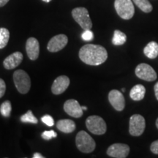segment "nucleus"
I'll use <instances>...</instances> for the list:
<instances>
[{"label": "nucleus", "mask_w": 158, "mask_h": 158, "mask_svg": "<svg viewBox=\"0 0 158 158\" xmlns=\"http://www.w3.org/2000/svg\"><path fill=\"white\" fill-rule=\"evenodd\" d=\"M76 147L83 153H91L95 149L94 140L86 132L81 130L76 135Z\"/></svg>", "instance_id": "obj_2"}, {"label": "nucleus", "mask_w": 158, "mask_h": 158, "mask_svg": "<svg viewBox=\"0 0 158 158\" xmlns=\"http://www.w3.org/2000/svg\"><path fill=\"white\" fill-rule=\"evenodd\" d=\"M6 91V84L3 79L0 78V98L4 96Z\"/></svg>", "instance_id": "obj_27"}, {"label": "nucleus", "mask_w": 158, "mask_h": 158, "mask_svg": "<svg viewBox=\"0 0 158 158\" xmlns=\"http://www.w3.org/2000/svg\"><path fill=\"white\" fill-rule=\"evenodd\" d=\"M82 39L85 41H91L93 40L94 35L93 32L91 31V29H86V30H84V32L82 33L81 35Z\"/></svg>", "instance_id": "obj_24"}, {"label": "nucleus", "mask_w": 158, "mask_h": 158, "mask_svg": "<svg viewBox=\"0 0 158 158\" xmlns=\"http://www.w3.org/2000/svg\"><path fill=\"white\" fill-rule=\"evenodd\" d=\"M11 110V102L9 100H6L0 106V112H1L2 115L5 117H9L10 116Z\"/></svg>", "instance_id": "obj_22"}, {"label": "nucleus", "mask_w": 158, "mask_h": 158, "mask_svg": "<svg viewBox=\"0 0 158 158\" xmlns=\"http://www.w3.org/2000/svg\"><path fill=\"white\" fill-rule=\"evenodd\" d=\"M130 152V147L124 143H114L108 147L107 155L114 158H125Z\"/></svg>", "instance_id": "obj_9"}, {"label": "nucleus", "mask_w": 158, "mask_h": 158, "mask_svg": "<svg viewBox=\"0 0 158 158\" xmlns=\"http://www.w3.org/2000/svg\"><path fill=\"white\" fill-rule=\"evenodd\" d=\"M81 108H82L83 110H87V108H86V106H81Z\"/></svg>", "instance_id": "obj_32"}, {"label": "nucleus", "mask_w": 158, "mask_h": 158, "mask_svg": "<svg viewBox=\"0 0 158 158\" xmlns=\"http://www.w3.org/2000/svg\"><path fill=\"white\" fill-rule=\"evenodd\" d=\"M33 157L34 158H43L44 157H43L41 154L37 152V153H35L34 155H33Z\"/></svg>", "instance_id": "obj_31"}, {"label": "nucleus", "mask_w": 158, "mask_h": 158, "mask_svg": "<svg viewBox=\"0 0 158 158\" xmlns=\"http://www.w3.org/2000/svg\"><path fill=\"white\" fill-rule=\"evenodd\" d=\"M23 60V54L19 51L13 53L6 57L3 62L4 68L7 70H12L19 66Z\"/></svg>", "instance_id": "obj_15"}, {"label": "nucleus", "mask_w": 158, "mask_h": 158, "mask_svg": "<svg viewBox=\"0 0 158 158\" xmlns=\"http://www.w3.org/2000/svg\"><path fill=\"white\" fill-rule=\"evenodd\" d=\"M138 78L147 81H154L157 79V73L152 67L146 63H141L136 67L135 70Z\"/></svg>", "instance_id": "obj_8"}, {"label": "nucleus", "mask_w": 158, "mask_h": 158, "mask_svg": "<svg viewBox=\"0 0 158 158\" xmlns=\"http://www.w3.org/2000/svg\"><path fill=\"white\" fill-rule=\"evenodd\" d=\"M146 127L145 118L140 114H134L130 118L129 133L133 136H140L143 133Z\"/></svg>", "instance_id": "obj_7"}, {"label": "nucleus", "mask_w": 158, "mask_h": 158, "mask_svg": "<svg viewBox=\"0 0 158 158\" xmlns=\"http://www.w3.org/2000/svg\"><path fill=\"white\" fill-rule=\"evenodd\" d=\"M9 1L10 0H0V7L5 6Z\"/></svg>", "instance_id": "obj_30"}, {"label": "nucleus", "mask_w": 158, "mask_h": 158, "mask_svg": "<svg viewBox=\"0 0 158 158\" xmlns=\"http://www.w3.org/2000/svg\"><path fill=\"white\" fill-rule=\"evenodd\" d=\"M13 81H14L15 87L20 93L27 94L30 89V78L24 70H15L13 73Z\"/></svg>", "instance_id": "obj_4"}, {"label": "nucleus", "mask_w": 158, "mask_h": 158, "mask_svg": "<svg viewBox=\"0 0 158 158\" xmlns=\"http://www.w3.org/2000/svg\"><path fill=\"white\" fill-rule=\"evenodd\" d=\"M56 127L63 133H70L76 130V123L71 119H62L57 122Z\"/></svg>", "instance_id": "obj_17"}, {"label": "nucleus", "mask_w": 158, "mask_h": 158, "mask_svg": "<svg viewBox=\"0 0 158 158\" xmlns=\"http://www.w3.org/2000/svg\"><path fill=\"white\" fill-rule=\"evenodd\" d=\"M0 40H1V33H0Z\"/></svg>", "instance_id": "obj_36"}, {"label": "nucleus", "mask_w": 158, "mask_h": 158, "mask_svg": "<svg viewBox=\"0 0 158 158\" xmlns=\"http://www.w3.org/2000/svg\"><path fill=\"white\" fill-rule=\"evenodd\" d=\"M21 121L25 123H32L37 124L38 122L37 118L34 116L31 110H28L25 114L21 117Z\"/></svg>", "instance_id": "obj_23"}, {"label": "nucleus", "mask_w": 158, "mask_h": 158, "mask_svg": "<svg viewBox=\"0 0 158 158\" xmlns=\"http://www.w3.org/2000/svg\"><path fill=\"white\" fill-rule=\"evenodd\" d=\"M122 92H125V89H124V88L122 89Z\"/></svg>", "instance_id": "obj_35"}, {"label": "nucleus", "mask_w": 158, "mask_h": 158, "mask_svg": "<svg viewBox=\"0 0 158 158\" xmlns=\"http://www.w3.org/2000/svg\"><path fill=\"white\" fill-rule=\"evenodd\" d=\"M79 57L85 64L98 66L106 62L108 59V52L102 45L87 44L80 49Z\"/></svg>", "instance_id": "obj_1"}, {"label": "nucleus", "mask_w": 158, "mask_h": 158, "mask_svg": "<svg viewBox=\"0 0 158 158\" xmlns=\"http://www.w3.org/2000/svg\"><path fill=\"white\" fill-rule=\"evenodd\" d=\"M146 94V88L143 85L137 84L131 89L130 97L134 101H140L144 98Z\"/></svg>", "instance_id": "obj_16"}, {"label": "nucleus", "mask_w": 158, "mask_h": 158, "mask_svg": "<svg viewBox=\"0 0 158 158\" xmlns=\"http://www.w3.org/2000/svg\"><path fill=\"white\" fill-rule=\"evenodd\" d=\"M43 2H50L51 0H43Z\"/></svg>", "instance_id": "obj_34"}, {"label": "nucleus", "mask_w": 158, "mask_h": 158, "mask_svg": "<svg viewBox=\"0 0 158 158\" xmlns=\"http://www.w3.org/2000/svg\"><path fill=\"white\" fill-rule=\"evenodd\" d=\"M1 40H0V49L4 48L8 43L10 39V31L6 28H0Z\"/></svg>", "instance_id": "obj_21"}, {"label": "nucleus", "mask_w": 158, "mask_h": 158, "mask_svg": "<svg viewBox=\"0 0 158 158\" xmlns=\"http://www.w3.org/2000/svg\"><path fill=\"white\" fill-rule=\"evenodd\" d=\"M27 56L31 60H36L40 54V44L38 40L35 37H30L27 40L26 44Z\"/></svg>", "instance_id": "obj_14"}, {"label": "nucleus", "mask_w": 158, "mask_h": 158, "mask_svg": "<svg viewBox=\"0 0 158 158\" xmlns=\"http://www.w3.org/2000/svg\"><path fill=\"white\" fill-rule=\"evenodd\" d=\"M86 125L87 129L94 135H103L107 130L103 118L96 115L89 116L86 120Z\"/></svg>", "instance_id": "obj_5"}, {"label": "nucleus", "mask_w": 158, "mask_h": 158, "mask_svg": "<svg viewBox=\"0 0 158 158\" xmlns=\"http://www.w3.org/2000/svg\"><path fill=\"white\" fill-rule=\"evenodd\" d=\"M42 138L45 140H50L53 138H56L57 134L55 133L54 130H49V131H44L42 133Z\"/></svg>", "instance_id": "obj_26"}, {"label": "nucleus", "mask_w": 158, "mask_h": 158, "mask_svg": "<svg viewBox=\"0 0 158 158\" xmlns=\"http://www.w3.org/2000/svg\"><path fill=\"white\" fill-rule=\"evenodd\" d=\"M156 127H157L158 129V118H157V120H156Z\"/></svg>", "instance_id": "obj_33"}, {"label": "nucleus", "mask_w": 158, "mask_h": 158, "mask_svg": "<svg viewBox=\"0 0 158 158\" xmlns=\"http://www.w3.org/2000/svg\"><path fill=\"white\" fill-rule=\"evenodd\" d=\"M72 15L83 29L86 30L92 29V22L87 9L85 7H76L73 10Z\"/></svg>", "instance_id": "obj_6"}, {"label": "nucleus", "mask_w": 158, "mask_h": 158, "mask_svg": "<svg viewBox=\"0 0 158 158\" xmlns=\"http://www.w3.org/2000/svg\"><path fill=\"white\" fill-rule=\"evenodd\" d=\"M133 1L138 8L144 13H148L152 11V5L149 2V0H133Z\"/></svg>", "instance_id": "obj_20"}, {"label": "nucleus", "mask_w": 158, "mask_h": 158, "mask_svg": "<svg viewBox=\"0 0 158 158\" xmlns=\"http://www.w3.org/2000/svg\"><path fill=\"white\" fill-rule=\"evenodd\" d=\"M68 38L65 35H58L53 37L48 43L47 48L50 52H57L66 46Z\"/></svg>", "instance_id": "obj_10"}, {"label": "nucleus", "mask_w": 158, "mask_h": 158, "mask_svg": "<svg viewBox=\"0 0 158 158\" xmlns=\"http://www.w3.org/2000/svg\"><path fill=\"white\" fill-rule=\"evenodd\" d=\"M114 7L119 17L124 20L132 19L135 13V8L131 0H115Z\"/></svg>", "instance_id": "obj_3"}, {"label": "nucleus", "mask_w": 158, "mask_h": 158, "mask_svg": "<svg viewBox=\"0 0 158 158\" xmlns=\"http://www.w3.org/2000/svg\"><path fill=\"white\" fill-rule=\"evenodd\" d=\"M108 100L115 110L122 111L125 107V100L120 91L113 89L108 94Z\"/></svg>", "instance_id": "obj_11"}, {"label": "nucleus", "mask_w": 158, "mask_h": 158, "mask_svg": "<svg viewBox=\"0 0 158 158\" xmlns=\"http://www.w3.org/2000/svg\"><path fill=\"white\" fill-rule=\"evenodd\" d=\"M64 110L68 115L74 118H80L83 116V109L79 102L71 99L67 100L64 104Z\"/></svg>", "instance_id": "obj_12"}, {"label": "nucleus", "mask_w": 158, "mask_h": 158, "mask_svg": "<svg viewBox=\"0 0 158 158\" xmlns=\"http://www.w3.org/2000/svg\"><path fill=\"white\" fill-rule=\"evenodd\" d=\"M144 54L149 59H155L158 56V43L152 41L143 49Z\"/></svg>", "instance_id": "obj_18"}, {"label": "nucleus", "mask_w": 158, "mask_h": 158, "mask_svg": "<svg viewBox=\"0 0 158 158\" xmlns=\"http://www.w3.org/2000/svg\"><path fill=\"white\" fill-rule=\"evenodd\" d=\"M150 149L152 153L158 155V140L152 143L151 146H150Z\"/></svg>", "instance_id": "obj_28"}, {"label": "nucleus", "mask_w": 158, "mask_h": 158, "mask_svg": "<svg viewBox=\"0 0 158 158\" xmlns=\"http://www.w3.org/2000/svg\"><path fill=\"white\" fill-rule=\"evenodd\" d=\"M70 85V79L66 76H59L54 80L51 86V92L54 94H62Z\"/></svg>", "instance_id": "obj_13"}, {"label": "nucleus", "mask_w": 158, "mask_h": 158, "mask_svg": "<svg viewBox=\"0 0 158 158\" xmlns=\"http://www.w3.org/2000/svg\"><path fill=\"white\" fill-rule=\"evenodd\" d=\"M127 41V36L124 32L119 30H115L112 38V43L115 45H123Z\"/></svg>", "instance_id": "obj_19"}, {"label": "nucleus", "mask_w": 158, "mask_h": 158, "mask_svg": "<svg viewBox=\"0 0 158 158\" xmlns=\"http://www.w3.org/2000/svg\"><path fill=\"white\" fill-rule=\"evenodd\" d=\"M154 90H155V94L156 99L158 100V82L156 83V84L154 86Z\"/></svg>", "instance_id": "obj_29"}, {"label": "nucleus", "mask_w": 158, "mask_h": 158, "mask_svg": "<svg viewBox=\"0 0 158 158\" xmlns=\"http://www.w3.org/2000/svg\"><path fill=\"white\" fill-rule=\"evenodd\" d=\"M41 120L43 123H45L46 125L49 126V127H52L54 124V120L52 116L50 115H45L41 118Z\"/></svg>", "instance_id": "obj_25"}]
</instances>
